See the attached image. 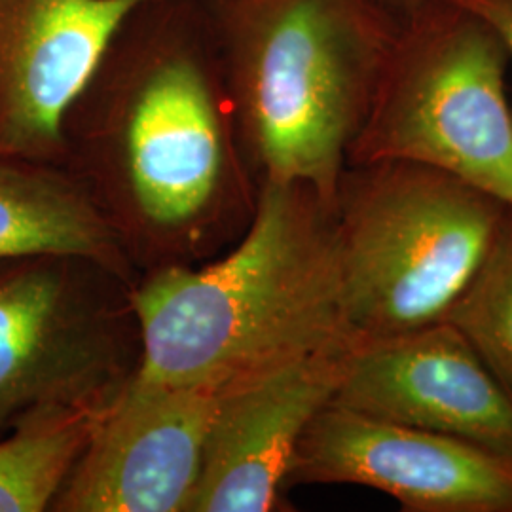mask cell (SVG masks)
<instances>
[{"label":"cell","instance_id":"1","mask_svg":"<svg viewBox=\"0 0 512 512\" xmlns=\"http://www.w3.org/2000/svg\"><path fill=\"white\" fill-rule=\"evenodd\" d=\"M65 167L139 275L232 247L258 184L205 0H139L65 122Z\"/></svg>","mask_w":512,"mask_h":512},{"label":"cell","instance_id":"2","mask_svg":"<svg viewBox=\"0 0 512 512\" xmlns=\"http://www.w3.org/2000/svg\"><path fill=\"white\" fill-rule=\"evenodd\" d=\"M129 304L150 382L226 385L353 346L334 209L306 184H258L232 247L143 272Z\"/></svg>","mask_w":512,"mask_h":512},{"label":"cell","instance_id":"3","mask_svg":"<svg viewBox=\"0 0 512 512\" xmlns=\"http://www.w3.org/2000/svg\"><path fill=\"white\" fill-rule=\"evenodd\" d=\"M256 184L334 205L397 31L378 0H205Z\"/></svg>","mask_w":512,"mask_h":512},{"label":"cell","instance_id":"4","mask_svg":"<svg viewBox=\"0 0 512 512\" xmlns=\"http://www.w3.org/2000/svg\"><path fill=\"white\" fill-rule=\"evenodd\" d=\"M334 228L353 344L446 321L511 205L406 162L348 165Z\"/></svg>","mask_w":512,"mask_h":512},{"label":"cell","instance_id":"5","mask_svg":"<svg viewBox=\"0 0 512 512\" xmlns=\"http://www.w3.org/2000/svg\"><path fill=\"white\" fill-rule=\"evenodd\" d=\"M507 71L484 19L454 0H427L397 21L348 165H427L512 207Z\"/></svg>","mask_w":512,"mask_h":512},{"label":"cell","instance_id":"6","mask_svg":"<svg viewBox=\"0 0 512 512\" xmlns=\"http://www.w3.org/2000/svg\"><path fill=\"white\" fill-rule=\"evenodd\" d=\"M133 283L82 256L0 262V435L35 414L99 408L141 361Z\"/></svg>","mask_w":512,"mask_h":512},{"label":"cell","instance_id":"7","mask_svg":"<svg viewBox=\"0 0 512 512\" xmlns=\"http://www.w3.org/2000/svg\"><path fill=\"white\" fill-rule=\"evenodd\" d=\"M220 391L133 374L99 412L52 512H188Z\"/></svg>","mask_w":512,"mask_h":512},{"label":"cell","instance_id":"8","mask_svg":"<svg viewBox=\"0 0 512 512\" xmlns=\"http://www.w3.org/2000/svg\"><path fill=\"white\" fill-rule=\"evenodd\" d=\"M349 484L406 512H512V458L473 442L325 404L296 446L287 488Z\"/></svg>","mask_w":512,"mask_h":512},{"label":"cell","instance_id":"9","mask_svg":"<svg viewBox=\"0 0 512 512\" xmlns=\"http://www.w3.org/2000/svg\"><path fill=\"white\" fill-rule=\"evenodd\" d=\"M332 403L512 458V397L448 321L353 344Z\"/></svg>","mask_w":512,"mask_h":512},{"label":"cell","instance_id":"10","mask_svg":"<svg viewBox=\"0 0 512 512\" xmlns=\"http://www.w3.org/2000/svg\"><path fill=\"white\" fill-rule=\"evenodd\" d=\"M139 0H0V156L65 165V122Z\"/></svg>","mask_w":512,"mask_h":512},{"label":"cell","instance_id":"11","mask_svg":"<svg viewBox=\"0 0 512 512\" xmlns=\"http://www.w3.org/2000/svg\"><path fill=\"white\" fill-rule=\"evenodd\" d=\"M344 355H315L222 385L188 512L285 509L296 446L332 401Z\"/></svg>","mask_w":512,"mask_h":512},{"label":"cell","instance_id":"12","mask_svg":"<svg viewBox=\"0 0 512 512\" xmlns=\"http://www.w3.org/2000/svg\"><path fill=\"white\" fill-rule=\"evenodd\" d=\"M42 255L92 258L129 283L139 277L69 167L0 156V262Z\"/></svg>","mask_w":512,"mask_h":512},{"label":"cell","instance_id":"13","mask_svg":"<svg viewBox=\"0 0 512 512\" xmlns=\"http://www.w3.org/2000/svg\"><path fill=\"white\" fill-rule=\"evenodd\" d=\"M103 406L42 412L0 435V512L52 511Z\"/></svg>","mask_w":512,"mask_h":512},{"label":"cell","instance_id":"14","mask_svg":"<svg viewBox=\"0 0 512 512\" xmlns=\"http://www.w3.org/2000/svg\"><path fill=\"white\" fill-rule=\"evenodd\" d=\"M446 321L512 397V209Z\"/></svg>","mask_w":512,"mask_h":512},{"label":"cell","instance_id":"15","mask_svg":"<svg viewBox=\"0 0 512 512\" xmlns=\"http://www.w3.org/2000/svg\"><path fill=\"white\" fill-rule=\"evenodd\" d=\"M459 6L471 10L475 16L484 19L495 35L501 38L509 67H512V0H454Z\"/></svg>","mask_w":512,"mask_h":512},{"label":"cell","instance_id":"16","mask_svg":"<svg viewBox=\"0 0 512 512\" xmlns=\"http://www.w3.org/2000/svg\"><path fill=\"white\" fill-rule=\"evenodd\" d=\"M378 2L393 18L401 21L408 14H412L416 8H420L421 4H425L427 0H378Z\"/></svg>","mask_w":512,"mask_h":512}]
</instances>
